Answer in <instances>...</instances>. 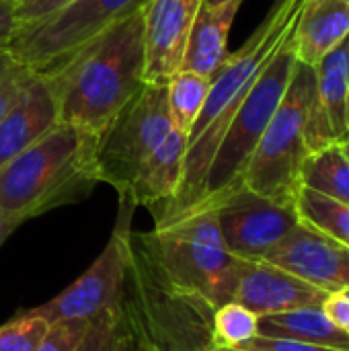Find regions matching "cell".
Here are the masks:
<instances>
[{"mask_svg": "<svg viewBox=\"0 0 349 351\" xmlns=\"http://www.w3.org/2000/svg\"><path fill=\"white\" fill-rule=\"evenodd\" d=\"M247 348H255L261 351H341L331 350V348H321V346H311L302 341H292V339H276V337H263L257 335Z\"/></svg>", "mask_w": 349, "mask_h": 351, "instance_id": "f546056e", "label": "cell"}, {"mask_svg": "<svg viewBox=\"0 0 349 351\" xmlns=\"http://www.w3.org/2000/svg\"><path fill=\"white\" fill-rule=\"evenodd\" d=\"M292 276L333 294L349 288V247L298 222L265 259Z\"/></svg>", "mask_w": 349, "mask_h": 351, "instance_id": "7c38bea8", "label": "cell"}, {"mask_svg": "<svg viewBox=\"0 0 349 351\" xmlns=\"http://www.w3.org/2000/svg\"><path fill=\"white\" fill-rule=\"evenodd\" d=\"M142 351H154V350H142Z\"/></svg>", "mask_w": 349, "mask_h": 351, "instance_id": "74e56055", "label": "cell"}, {"mask_svg": "<svg viewBox=\"0 0 349 351\" xmlns=\"http://www.w3.org/2000/svg\"><path fill=\"white\" fill-rule=\"evenodd\" d=\"M292 33L294 27L276 49V53L269 58L265 68L259 72L247 97L239 105L210 165L202 202L243 185L245 169L274 113L278 111L298 64L292 45Z\"/></svg>", "mask_w": 349, "mask_h": 351, "instance_id": "52a82bcc", "label": "cell"}, {"mask_svg": "<svg viewBox=\"0 0 349 351\" xmlns=\"http://www.w3.org/2000/svg\"><path fill=\"white\" fill-rule=\"evenodd\" d=\"M74 351H142L121 298L86 323Z\"/></svg>", "mask_w": 349, "mask_h": 351, "instance_id": "44dd1931", "label": "cell"}, {"mask_svg": "<svg viewBox=\"0 0 349 351\" xmlns=\"http://www.w3.org/2000/svg\"><path fill=\"white\" fill-rule=\"evenodd\" d=\"M341 294H344V296H348V298H349V288H344V290H341Z\"/></svg>", "mask_w": 349, "mask_h": 351, "instance_id": "d590c367", "label": "cell"}, {"mask_svg": "<svg viewBox=\"0 0 349 351\" xmlns=\"http://www.w3.org/2000/svg\"><path fill=\"white\" fill-rule=\"evenodd\" d=\"M259 335L349 351V335L331 323L321 308H296L259 317Z\"/></svg>", "mask_w": 349, "mask_h": 351, "instance_id": "ffe728a7", "label": "cell"}, {"mask_svg": "<svg viewBox=\"0 0 349 351\" xmlns=\"http://www.w3.org/2000/svg\"><path fill=\"white\" fill-rule=\"evenodd\" d=\"M47 329V321L21 311L0 327V351H33Z\"/></svg>", "mask_w": 349, "mask_h": 351, "instance_id": "484cf974", "label": "cell"}, {"mask_svg": "<svg viewBox=\"0 0 349 351\" xmlns=\"http://www.w3.org/2000/svg\"><path fill=\"white\" fill-rule=\"evenodd\" d=\"M185 154L187 136H183L179 130H173L144 162L128 195L121 197L134 202L136 208H148L154 214V220H160L177 197L185 167Z\"/></svg>", "mask_w": 349, "mask_h": 351, "instance_id": "e0dca14e", "label": "cell"}, {"mask_svg": "<svg viewBox=\"0 0 349 351\" xmlns=\"http://www.w3.org/2000/svg\"><path fill=\"white\" fill-rule=\"evenodd\" d=\"M259 335V317L239 302H226L214 311L212 348H247Z\"/></svg>", "mask_w": 349, "mask_h": 351, "instance_id": "d4e9b609", "label": "cell"}, {"mask_svg": "<svg viewBox=\"0 0 349 351\" xmlns=\"http://www.w3.org/2000/svg\"><path fill=\"white\" fill-rule=\"evenodd\" d=\"M323 311L325 315L331 319V323L335 327H339L346 335H349V298L344 296L341 292H333L327 296V300L323 302Z\"/></svg>", "mask_w": 349, "mask_h": 351, "instance_id": "1f68e13d", "label": "cell"}, {"mask_svg": "<svg viewBox=\"0 0 349 351\" xmlns=\"http://www.w3.org/2000/svg\"><path fill=\"white\" fill-rule=\"evenodd\" d=\"M97 152L99 138L58 123L0 167V212L19 228L35 216L84 199L101 183Z\"/></svg>", "mask_w": 349, "mask_h": 351, "instance_id": "3957f363", "label": "cell"}, {"mask_svg": "<svg viewBox=\"0 0 349 351\" xmlns=\"http://www.w3.org/2000/svg\"><path fill=\"white\" fill-rule=\"evenodd\" d=\"M21 27L16 0H0V47H8Z\"/></svg>", "mask_w": 349, "mask_h": 351, "instance_id": "4dcf8cb0", "label": "cell"}, {"mask_svg": "<svg viewBox=\"0 0 349 351\" xmlns=\"http://www.w3.org/2000/svg\"><path fill=\"white\" fill-rule=\"evenodd\" d=\"M304 2L306 0H276V6L249 37V41L234 53H228L224 64L214 72L204 109L187 138L185 167L177 197L156 222L169 220L202 202L210 165L239 105L269 58L292 31Z\"/></svg>", "mask_w": 349, "mask_h": 351, "instance_id": "7a4b0ae2", "label": "cell"}, {"mask_svg": "<svg viewBox=\"0 0 349 351\" xmlns=\"http://www.w3.org/2000/svg\"><path fill=\"white\" fill-rule=\"evenodd\" d=\"M341 148H344V152H346V154L349 156V138L346 140V142H344V144H341Z\"/></svg>", "mask_w": 349, "mask_h": 351, "instance_id": "e575fe53", "label": "cell"}, {"mask_svg": "<svg viewBox=\"0 0 349 351\" xmlns=\"http://www.w3.org/2000/svg\"><path fill=\"white\" fill-rule=\"evenodd\" d=\"M88 321H66V323H51L43 339L33 351H74L80 337L86 331Z\"/></svg>", "mask_w": 349, "mask_h": 351, "instance_id": "83f0119b", "label": "cell"}, {"mask_svg": "<svg viewBox=\"0 0 349 351\" xmlns=\"http://www.w3.org/2000/svg\"><path fill=\"white\" fill-rule=\"evenodd\" d=\"M204 0H150L144 6L146 82H167L181 70L189 29Z\"/></svg>", "mask_w": 349, "mask_h": 351, "instance_id": "5bb4252c", "label": "cell"}, {"mask_svg": "<svg viewBox=\"0 0 349 351\" xmlns=\"http://www.w3.org/2000/svg\"><path fill=\"white\" fill-rule=\"evenodd\" d=\"M132 247L177 292L214 308L234 300L245 261L228 251L212 206L195 204L150 232H132Z\"/></svg>", "mask_w": 349, "mask_h": 351, "instance_id": "277c9868", "label": "cell"}, {"mask_svg": "<svg viewBox=\"0 0 349 351\" xmlns=\"http://www.w3.org/2000/svg\"><path fill=\"white\" fill-rule=\"evenodd\" d=\"M346 2H348V4H349V0H346Z\"/></svg>", "mask_w": 349, "mask_h": 351, "instance_id": "f35d334b", "label": "cell"}, {"mask_svg": "<svg viewBox=\"0 0 349 351\" xmlns=\"http://www.w3.org/2000/svg\"><path fill=\"white\" fill-rule=\"evenodd\" d=\"M150 0H72L43 19L19 27L8 49L33 72L62 62L111 25L142 10Z\"/></svg>", "mask_w": 349, "mask_h": 351, "instance_id": "9c48e42d", "label": "cell"}, {"mask_svg": "<svg viewBox=\"0 0 349 351\" xmlns=\"http://www.w3.org/2000/svg\"><path fill=\"white\" fill-rule=\"evenodd\" d=\"M72 0H16L19 4V21L21 25L43 19L47 14H53L56 10L64 8Z\"/></svg>", "mask_w": 349, "mask_h": 351, "instance_id": "f1b7e54d", "label": "cell"}, {"mask_svg": "<svg viewBox=\"0 0 349 351\" xmlns=\"http://www.w3.org/2000/svg\"><path fill=\"white\" fill-rule=\"evenodd\" d=\"M144 70L142 8L39 74L56 95L60 123L74 125L101 142L119 111L146 82Z\"/></svg>", "mask_w": 349, "mask_h": 351, "instance_id": "6da1fadb", "label": "cell"}, {"mask_svg": "<svg viewBox=\"0 0 349 351\" xmlns=\"http://www.w3.org/2000/svg\"><path fill=\"white\" fill-rule=\"evenodd\" d=\"M296 212L302 222L317 228L319 232L335 239L349 247V206L327 197L309 187H300L296 195Z\"/></svg>", "mask_w": 349, "mask_h": 351, "instance_id": "cb8c5ba5", "label": "cell"}, {"mask_svg": "<svg viewBox=\"0 0 349 351\" xmlns=\"http://www.w3.org/2000/svg\"><path fill=\"white\" fill-rule=\"evenodd\" d=\"M208 351H261L255 348H210Z\"/></svg>", "mask_w": 349, "mask_h": 351, "instance_id": "836d02e7", "label": "cell"}, {"mask_svg": "<svg viewBox=\"0 0 349 351\" xmlns=\"http://www.w3.org/2000/svg\"><path fill=\"white\" fill-rule=\"evenodd\" d=\"M349 37L346 0H306L292 33L296 62L315 68Z\"/></svg>", "mask_w": 349, "mask_h": 351, "instance_id": "d6986e66", "label": "cell"}, {"mask_svg": "<svg viewBox=\"0 0 349 351\" xmlns=\"http://www.w3.org/2000/svg\"><path fill=\"white\" fill-rule=\"evenodd\" d=\"M329 292L292 276L267 261H245L234 292V302L257 317L296 308H321Z\"/></svg>", "mask_w": 349, "mask_h": 351, "instance_id": "9a60e30c", "label": "cell"}, {"mask_svg": "<svg viewBox=\"0 0 349 351\" xmlns=\"http://www.w3.org/2000/svg\"><path fill=\"white\" fill-rule=\"evenodd\" d=\"M60 123L56 95L43 74L33 72L0 119V167Z\"/></svg>", "mask_w": 349, "mask_h": 351, "instance_id": "2e32d148", "label": "cell"}, {"mask_svg": "<svg viewBox=\"0 0 349 351\" xmlns=\"http://www.w3.org/2000/svg\"><path fill=\"white\" fill-rule=\"evenodd\" d=\"M245 0H204L187 37L181 70L214 76L228 58V33Z\"/></svg>", "mask_w": 349, "mask_h": 351, "instance_id": "ac0fdd59", "label": "cell"}, {"mask_svg": "<svg viewBox=\"0 0 349 351\" xmlns=\"http://www.w3.org/2000/svg\"><path fill=\"white\" fill-rule=\"evenodd\" d=\"M302 187L349 206V156L341 146L311 152L302 169Z\"/></svg>", "mask_w": 349, "mask_h": 351, "instance_id": "603a6c76", "label": "cell"}, {"mask_svg": "<svg viewBox=\"0 0 349 351\" xmlns=\"http://www.w3.org/2000/svg\"><path fill=\"white\" fill-rule=\"evenodd\" d=\"M33 70L23 64L8 47H0V119L19 97Z\"/></svg>", "mask_w": 349, "mask_h": 351, "instance_id": "4316f807", "label": "cell"}, {"mask_svg": "<svg viewBox=\"0 0 349 351\" xmlns=\"http://www.w3.org/2000/svg\"><path fill=\"white\" fill-rule=\"evenodd\" d=\"M121 302L140 350L208 351L212 348L214 306L177 292L134 251Z\"/></svg>", "mask_w": 349, "mask_h": 351, "instance_id": "5b68a950", "label": "cell"}, {"mask_svg": "<svg viewBox=\"0 0 349 351\" xmlns=\"http://www.w3.org/2000/svg\"><path fill=\"white\" fill-rule=\"evenodd\" d=\"M304 134L309 152L341 146L349 138V37L315 66Z\"/></svg>", "mask_w": 349, "mask_h": 351, "instance_id": "4fadbf2b", "label": "cell"}, {"mask_svg": "<svg viewBox=\"0 0 349 351\" xmlns=\"http://www.w3.org/2000/svg\"><path fill=\"white\" fill-rule=\"evenodd\" d=\"M14 230H16V228H14V226H12L8 220H6V216L0 212V247L4 245V241H6V239H8V237L14 232Z\"/></svg>", "mask_w": 349, "mask_h": 351, "instance_id": "d6a6232c", "label": "cell"}, {"mask_svg": "<svg viewBox=\"0 0 349 351\" xmlns=\"http://www.w3.org/2000/svg\"><path fill=\"white\" fill-rule=\"evenodd\" d=\"M212 2H222V0H212Z\"/></svg>", "mask_w": 349, "mask_h": 351, "instance_id": "8d00e7d4", "label": "cell"}, {"mask_svg": "<svg viewBox=\"0 0 349 351\" xmlns=\"http://www.w3.org/2000/svg\"><path fill=\"white\" fill-rule=\"evenodd\" d=\"M134 202L119 197V212L111 237L91 267L51 300L27 308V315L51 323L91 321L101 311L121 298L128 269L132 263V218Z\"/></svg>", "mask_w": 349, "mask_h": 351, "instance_id": "30bf717a", "label": "cell"}, {"mask_svg": "<svg viewBox=\"0 0 349 351\" xmlns=\"http://www.w3.org/2000/svg\"><path fill=\"white\" fill-rule=\"evenodd\" d=\"M200 204L214 208L228 251L243 261H263L265 255L300 222L296 206L278 204L245 185Z\"/></svg>", "mask_w": 349, "mask_h": 351, "instance_id": "8fae6325", "label": "cell"}, {"mask_svg": "<svg viewBox=\"0 0 349 351\" xmlns=\"http://www.w3.org/2000/svg\"><path fill=\"white\" fill-rule=\"evenodd\" d=\"M210 86H212V76L189 72V70H177L167 80V99H169L173 125L187 138L204 109Z\"/></svg>", "mask_w": 349, "mask_h": 351, "instance_id": "7402d4cb", "label": "cell"}, {"mask_svg": "<svg viewBox=\"0 0 349 351\" xmlns=\"http://www.w3.org/2000/svg\"><path fill=\"white\" fill-rule=\"evenodd\" d=\"M313 88L315 68L298 62L290 86L243 175L245 187L278 204L294 206L302 187V169L311 154L304 132Z\"/></svg>", "mask_w": 349, "mask_h": 351, "instance_id": "8992f818", "label": "cell"}, {"mask_svg": "<svg viewBox=\"0 0 349 351\" xmlns=\"http://www.w3.org/2000/svg\"><path fill=\"white\" fill-rule=\"evenodd\" d=\"M173 130L167 82H144L99 142L101 183L111 185L119 197L128 195L144 162Z\"/></svg>", "mask_w": 349, "mask_h": 351, "instance_id": "ba28073f", "label": "cell"}]
</instances>
